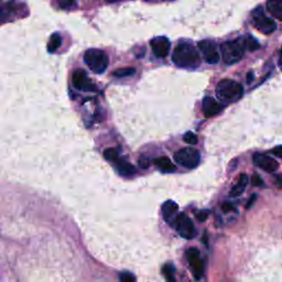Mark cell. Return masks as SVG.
<instances>
[{
	"instance_id": "1",
	"label": "cell",
	"mask_w": 282,
	"mask_h": 282,
	"mask_svg": "<svg viewBox=\"0 0 282 282\" xmlns=\"http://www.w3.org/2000/svg\"><path fill=\"white\" fill-rule=\"evenodd\" d=\"M172 62L179 67L195 69L201 63L196 48L188 42L179 43L172 53Z\"/></svg>"
},
{
	"instance_id": "2",
	"label": "cell",
	"mask_w": 282,
	"mask_h": 282,
	"mask_svg": "<svg viewBox=\"0 0 282 282\" xmlns=\"http://www.w3.org/2000/svg\"><path fill=\"white\" fill-rule=\"evenodd\" d=\"M244 94L242 86L233 80H223L216 86V95L218 99L225 103H234L241 98Z\"/></svg>"
},
{
	"instance_id": "3",
	"label": "cell",
	"mask_w": 282,
	"mask_h": 282,
	"mask_svg": "<svg viewBox=\"0 0 282 282\" xmlns=\"http://www.w3.org/2000/svg\"><path fill=\"white\" fill-rule=\"evenodd\" d=\"M245 42L244 39H236L224 42L221 46V53L224 62L228 65L238 63L245 54Z\"/></svg>"
},
{
	"instance_id": "4",
	"label": "cell",
	"mask_w": 282,
	"mask_h": 282,
	"mask_svg": "<svg viewBox=\"0 0 282 282\" xmlns=\"http://www.w3.org/2000/svg\"><path fill=\"white\" fill-rule=\"evenodd\" d=\"M85 64L90 67L91 71H93L96 74L104 73L109 64L108 55L103 50L99 48H90L84 54Z\"/></svg>"
},
{
	"instance_id": "5",
	"label": "cell",
	"mask_w": 282,
	"mask_h": 282,
	"mask_svg": "<svg viewBox=\"0 0 282 282\" xmlns=\"http://www.w3.org/2000/svg\"><path fill=\"white\" fill-rule=\"evenodd\" d=\"M176 162L187 169L196 168L201 161V154L195 148H183L174 154Z\"/></svg>"
},
{
	"instance_id": "6",
	"label": "cell",
	"mask_w": 282,
	"mask_h": 282,
	"mask_svg": "<svg viewBox=\"0 0 282 282\" xmlns=\"http://www.w3.org/2000/svg\"><path fill=\"white\" fill-rule=\"evenodd\" d=\"M251 18H252L254 27L257 29V30L265 33V35H270V33L276 31V29H277L276 22L272 20V19L266 16L264 12V9H262L261 7H258L252 11Z\"/></svg>"
},
{
	"instance_id": "7",
	"label": "cell",
	"mask_w": 282,
	"mask_h": 282,
	"mask_svg": "<svg viewBox=\"0 0 282 282\" xmlns=\"http://www.w3.org/2000/svg\"><path fill=\"white\" fill-rule=\"evenodd\" d=\"M174 226H176L180 236L186 238V239H192V238L196 236L195 226H194L192 220L187 214L180 213Z\"/></svg>"
},
{
	"instance_id": "8",
	"label": "cell",
	"mask_w": 282,
	"mask_h": 282,
	"mask_svg": "<svg viewBox=\"0 0 282 282\" xmlns=\"http://www.w3.org/2000/svg\"><path fill=\"white\" fill-rule=\"evenodd\" d=\"M197 47L202 52L204 60L208 64H216L220 62L221 54L215 42L212 40H202L197 43Z\"/></svg>"
},
{
	"instance_id": "9",
	"label": "cell",
	"mask_w": 282,
	"mask_h": 282,
	"mask_svg": "<svg viewBox=\"0 0 282 282\" xmlns=\"http://www.w3.org/2000/svg\"><path fill=\"white\" fill-rule=\"evenodd\" d=\"M72 83L75 89L83 92H96L97 89L93 82L87 76L86 72L83 70H76L72 75Z\"/></svg>"
},
{
	"instance_id": "10",
	"label": "cell",
	"mask_w": 282,
	"mask_h": 282,
	"mask_svg": "<svg viewBox=\"0 0 282 282\" xmlns=\"http://www.w3.org/2000/svg\"><path fill=\"white\" fill-rule=\"evenodd\" d=\"M187 258L189 267L193 271V275L196 279H201L204 274V265L201 259L200 251L196 248H189L187 250Z\"/></svg>"
},
{
	"instance_id": "11",
	"label": "cell",
	"mask_w": 282,
	"mask_h": 282,
	"mask_svg": "<svg viewBox=\"0 0 282 282\" xmlns=\"http://www.w3.org/2000/svg\"><path fill=\"white\" fill-rule=\"evenodd\" d=\"M252 160H254V163L257 167L264 170L266 172H276L279 168V163L277 162L274 158L264 153H255L254 157H252Z\"/></svg>"
},
{
	"instance_id": "12",
	"label": "cell",
	"mask_w": 282,
	"mask_h": 282,
	"mask_svg": "<svg viewBox=\"0 0 282 282\" xmlns=\"http://www.w3.org/2000/svg\"><path fill=\"white\" fill-rule=\"evenodd\" d=\"M150 47H151L152 52L155 56L159 57V59H163V57L168 55L171 45H170L168 38L157 37L150 41Z\"/></svg>"
},
{
	"instance_id": "13",
	"label": "cell",
	"mask_w": 282,
	"mask_h": 282,
	"mask_svg": "<svg viewBox=\"0 0 282 282\" xmlns=\"http://www.w3.org/2000/svg\"><path fill=\"white\" fill-rule=\"evenodd\" d=\"M161 212L164 221L167 222L169 225H174L178 216L180 215L179 205L176 202L171 200L163 203V205L161 207Z\"/></svg>"
},
{
	"instance_id": "14",
	"label": "cell",
	"mask_w": 282,
	"mask_h": 282,
	"mask_svg": "<svg viewBox=\"0 0 282 282\" xmlns=\"http://www.w3.org/2000/svg\"><path fill=\"white\" fill-rule=\"evenodd\" d=\"M223 109V106L216 101L213 97L206 96L204 97V99L202 101V110L203 114L206 118H211L216 116L217 114L221 113V110Z\"/></svg>"
},
{
	"instance_id": "15",
	"label": "cell",
	"mask_w": 282,
	"mask_h": 282,
	"mask_svg": "<svg viewBox=\"0 0 282 282\" xmlns=\"http://www.w3.org/2000/svg\"><path fill=\"white\" fill-rule=\"evenodd\" d=\"M248 182H249V179H248L247 174H240L239 179H238V181L236 183V186L233 187V188L231 189V196L232 197H237L241 195L242 193L245 192V189L248 186Z\"/></svg>"
},
{
	"instance_id": "16",
	"label": "cell",
	"mask_w": 282,
	"mask_h": 282,
	"mask_svg": "<svg viewBox=\"0 0 282 282\" xmlns=\"http://www.w3.org/2000/svg\"><path fill=\"white\" fill-rule=\"evenodd\" d=\"M115 163H116V169H117V171L119 172V174H121V176L131 177L136 173V168L128 161H126V160L118 159Z\"/></svg>"
},
{
	"instance_id": "17",
	"label": "cell",
	"mask_w": 282,
	"mask_h": 282,
	"mask_svg": "<svg viewBox=\"0 0 282 282\" xmlns=\"http://www.w3.org/2000/svg\"><path fill=\"white\" fill-rule=\"evenodd\" d=\"M154 164L157 165V167L161 170L162 172H167V173L174 172L177 169L176 165L171 162V160H170L168 157L157 158L154 160Z\"/></svg>"
},
{
	"instance_id": "18",
	"label": "cell",
	"mask_w": 282,
	"mask_h": 282,
	"mask_svg": "<svg viewBox=\"0 0 282 282\" xmlns=\"http://www.w3.org/2000/svg\"><path fill=\"white\" fill-rule=\"evenodd\" d=\"M267 8L272 16L282 21V0H268Z\"/></svg>"
},
{
	"instance_id": "19",
	"label": "cell",
	"mask_w": 282,
	"mask_h": 282,
	"mask_svg": "<svg viewBox=\"0 0 282 282\" xmlns=\"http://www.w3.org/2000/svg\"><path fill=\"white\" fill-rule=\"evenodd\" d=\"M61 42H62V39L59 33H53L50 38V40H48L47 42V51L50 53L55 52L57 48L60 47Z\"/></svg>"
},
{
	"instance_id": "20",
	"label": "cell",
	"mask_w": 282,
	"mask_h": 282,
	"mask_svg": "<svg viewBox=\"0 0 282 282\" xmlns=\"http://www.w3.org/2000/svg\"><path fill=\"white\" fill-rule=\"evenodd\" d=\"M135 73H136V70L134 69V67H120V69H117L113 72V75L121 79V77L133 76Z\"/></svg>"
},
{
	"instance_id": "21",
	"label": "cell",
	"mask_w": 282,
	"mask_h": 282,
	"mask_svg": "<svg viewBox=\"0 0 282 282\" xmlns=\"http://www.w3.org/2000/svg\"><path fill=\"white\" fill-rule=\"evenodd\" d=\"M163 276L167 282H176V276H174V267L172 265H165L162 269Z\"/></svg>"
},
{
	"instance_id": "22",
	"label": "cell",
	"mask_w": 282,
	"mask_h": 282,
	"mask_svg": "<svg viewBox=\"0 0 282 282\" xmlns=\"http://www.w3.org/2000/svg\"><path fill=\"white\" fill-rule=\"evenodd\" d=\"M244 42H245L246 50H248V51H256L260 47V45L258 43V41H257L256 39L252 38V37H246L244 39Z\"/></svg>"
},
{
	"instance_id": "23",
	"label": "cell",
	"mask_w": 282,
	"mask_h": 282,
	"mask_svg": "<svg viewBox=\"0 0 282 282\" xmlns=\"http://www.w3.org/2000/svg\"><path fill=\"white\" fill-rule=\"evenodd\" d=\"M104 157H105L106 160H108V161L116 162L119 159L117 149H115V148L106 149L105 151H104Z\"/></svg>"
},
{
	"instance_id": "24",
	"label": "cell",
	"mask_w": 282,
	"mask_h": 282,
	"mask_svg": "<svg viewBox=\"0 0 282 282\" xmlns=\"http://www.w3.org/2000/svg\"><path fill=\"white\" fill-rule=\"evenodd\" d=\"M183 140L184 142H187L188 144L195 145L197 143V136L194 133H191V131H188V133L183 136Z\"/></svg>"
},
{
	"instance_id": "25",
	"label": "cell",
	"mask_w": 282,
	"mask_h": 282,
	"mask_svg": "<svg viewBox=\"0 0 282 282\" xmlns=\"http://www.w3.org/2000/svg\"><path fill=\"white\" fill-rule=\"evenodd\" d=\"M119 281L120 282H136L137 279H136L134 274H131V272H128V271H125V272H121V274L119 275Z\"/></svg>"
},
{
	"instance_id": "26",
	"label": "cell",
	"mask_w": 282,
	"mask_h": 282,
	"mask_svg": "<svg viewBox=\"0 0 282 282\" xmlns=\"http://www.w3.org/2000/svg\"><path fill=\"white\" fill-rule=\"evenodd\" d=\"M76 0H57V3L62 9H67L72 7Z\"/></svg>"
},
{
	"instance_id": "27",
	"label": "cell",
	"mask_w": 282,
	"mask_h": 282,
	"mask_svg": "<svg viewBox=\"0 0 282 282\" xmlns=\"http://www.w3.org/2000/svg\"><path fill=\"white\" fill-rule=\"evenodd\" d=\"M251 184L254 187H262L264 186V181H262V179L259 176L255 174V176L251 178Z\"/></svg>"
},
{
	"instance_id": "28",
	"label": "cell",
	"mask_w": 282,
	"mask_h": 282,
	"mask_svg": "<svg viewBox=\"0 0 282 282\" xmlns=\"http://www.w3.org/2000/svg\"><path fill=\"white\" fill-rule=\"evenodd\" d=\"M271 153L277 155V157L282 158V145H279V147H276L271 150Z\"/></svg>"
},
{
	"instance_id": "29",
	"label": "cell",
	"mask_w": 282,
	"mask_h": 282,
	"mask_svg": "<svg viewBox=\"0 0 282 282\" xmlns=\"http://www.w3.org/2000/svg\"><path fill=\"white\" fill-rule=\"evenodd\" d=\"M196 217L200 222H204L207 218V212H200L196 215Z\"/></svg>"
},
{
	"instance_id": "30",
	"label": "cell",
	"mask_w": 282,
	"mask_h": 282,
	"mask_svg": "<svg viewBox=\"0 0 282 282\" xmlns=\"http://www.w3.org/2000/svg\"><path fill=\"white\" fill-rule=\"evenodd\" d=\"M233 208H234V206L232 205V204H230V203H225L223 205V210L225 211V212H230V211H232Z\"/></svg>"
},
{
	"instance_id": "31",
	"label": "cell",
	"mask_w": 282,
	"mask_h": 282,
	"mask_svg": "<svg viewBox=\"0 0 282 282\" xmlns=\"http://www.w3.org/2000/svg\"><path fill=\"white\" fill-rule=\"evenodd\" d=\"M256 198H257V196H256V195H252V197L250 198V200L248 201V204H247V206H246V207H247V208H250V206H251L252 204H254V202L256 201Z\"/></svg>"
},
{
	"instance_id": "32",
	"label": "cell",
	"mask_w": 282,
	"mask_h": 282,
	"mask_svg": "<svg viewBox=\"0 0 282 282\" xmlns=\"http://www.w3.org/2000/svg\"><path fill=\"white\" fill-rule=\"evenodd\" d=\"M252 79H254V77H252L251 73H249V74H248V80H247V82L250 83V81H252Z\"/></svg>"
},
{
	"instance_id": "33",
	"label": "cell",
	"mask_w": 282,
	"mask_h": 282,
	"mask_svg": "<svg viewBox=\"0 0 282 282\" xmlns=\"http://www.w3.org/2000/svg\"><path fill=\"white\" fill-rule=\"evenodd\" d=\"M277 181H278L277 183H278L279 186H282V177H280L278 180H277Z\"/></svg>"
},
{
	"instance_id": "34",
	"label": "cell",
	"mask_w": 282,
	"mask_h": 282,
	"mask_svg": "<svg viewBox=\"0 0 282 282\" xmlns=\"http://www.w3.org/2000/svg\"><path fill=\"white\" fill-rule=\"evenodd\" d=\"M106 1H108V2H116V1H119V0H106Z\"/></svg>"
},
{
	"instance_id": "35",
	"label": "cell",
	"mask_w": 282,
	"mask_h": 282,
	"mask_svg": "<svg viewBox=\"0 0 282 282\" xmlns=\"http://www.w3.org/2000/svg\"><path fill=\"white\" fill-rule=\"evenodd\" d=\"M281 65H282V50H281Z\"/></svg>"
},
{
	"instance_id": "36",
	"label": "cell",
	"mask_w": 282,
	"mask_h": 282,
	"mask_svg": "<svg viewBox=\"0 0 282 282\" xmlns=\"http://www.w3.org/2000/svg\"><path fill=\"white\" fill-rule=\"evenodd\" d=\"M147 1H148V0H147Z\"/></svg>"
}]
</instances>
